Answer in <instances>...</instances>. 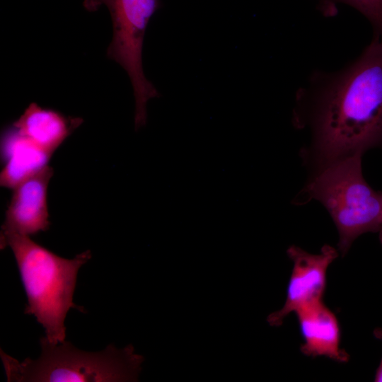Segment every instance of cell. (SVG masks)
<instances>
[{
    "label": "cell",
    "instance_id": "6da1fadb",
    "mask_svg": "<svg viewBox=\"0 0 382 382\" xmlns=\"http://www.w3.org/2000/svg\"><path fill=\"white\" fill-rule=\"evenodd\" d=\"M293 123L310 130L319 167L382 149V37L342 69L313 71L296 93Z\"/></svg>",
    "mask_w": 382,
    "mask_h": 382
},
{
    "label": "cell",
    "instance_id": "7a4b0ae2",
    "mask_svg": "<svg viewBox=\"0 0 382 382\" xmlns=\"http://www.w3.org/2000/svg\"><path fill=\"white\" fill-rule=\"evenodd\" d=\"M9 246L16 259L28 298L25 313L33 315L53 344L66 339L64 320L71 308L84 312L73 302L79 268L91 258L86 250L73 259L62 257L28 236L1 233V248Z\"/></svg>",
    "mask_w": 382,
    "mask_h": 382
},
{
    "label": "cell",
    "instance_id": "3957f363",
    "mask_svg": "<svg viewBox=\"0 0 382 382\" xmlns=\"http://www.w3.org/2000/svg\"><path fill=\"white\" fill-rule=\"evenodd\" d=\"M40 344L41 354L35 360L19 361L1 351L8 381H138L144 361L132 345L122 349L109 345L102 351L90 352L66 340L53 345L46 337L40 338Z\"/></svg>",
    "mask_w": 382,
    "mask_h": 382
},
{
    "label": "cell",
    "instance_id": "277c9868",
    "mask_svg": "<svg viewBox=\"0 0 382 382\" xmlns=\"http://www.w3.org/2000/svg\"><path fill=\"white\" fill-rule=\"evenodd\" d=\"M361 154L331 161L321 167L301 192L306 203L321 202L338 231V250L346 255L361 235L378 232L382 226V192L364 178Z\"/></svg>",
    "mask_w": 382,
    "mask_h": 382
},
{
    "label": "cell",
    "instance_id": "5b68a950",
    "mask_svg": "<svg viewBox=\"0 0 382 382\" xmlns=\"http://www.w3.org/2000/svg\"><path fill=\"white\" fill-rule=\"evenodd\" d=\"M84 8L96 11L105 6L110 15L113 35L107 57L118 63L127 73L135 100L134 129L146 125L147 102L160 96L145 76L142 66V48L150 18L162 6L161 0H84Z\"/></svg>",
    "mask_w": 382,
    "mask_h": 382
},
{
    "label": "cell",
    "instance_id": "8992f818",
    "mask_svg": "<svg viewBox=\"0 0 382 382\" xmlns=\"http://www.w3.org/2000/svg\"><path fill=\"white\" fill-rule=\"evenodd\" d=\"M286 253L293 262V268L284 306L267 317V322L272 327L282 325L290 313L323 301L328 269L338 257L337 250L329 245H323L318 254L309 253L292 245L287 248Z\"/></svg>",
    "mask_w": 382,
    "mask_h": 382
},
{
    "label": "cell",
    "instance_id": "52a82bcc",
    "mask_svg": "<svg viewBox=\"0 0 382 382\" xmlns=\"http://www.w3.org/2000/svg\"><path fill=\"white\" fill-rule=\"evenodd\" d=\"M53 173L47 166L13 188L1 233L30 236L49 229L47 195Z\"/></svg>",
    "mask_w": 382,
    "mask_h": 382
},
{
    "label": "cell",
    "instance_id": "ba28073f",
    "mask_svg": "<svg viewBox=\"0 0 382 382\" xmlns=\"http://www.w3.org/2000/svg\"><path fill=\"white\" fill-rule=\"evenodd\" d=\"M303 339L300 351L307 357H325L339 363L349 361V354L340 347L341 330L335 314L323 301L295 312Z\"/></svg>",
    "mask_w": 382,
    "mask_h": 382
},
{
    "label": "cell",
    "instance_id": "9c48e42d",
    "mask_svg": "<svg viewBox=\"0 0 382 382\" xmlns=\"http://www.w3.org/2000/svg\"><path fill=\"white\" fill-rule=\"evenodd\" d=\"M1 151L4 164L0 173V185L12 189L48 166L52 155L12 125L1 133Z\"/></svg>",
    "mask_w": 382,
    "mask_h": 382
},
{
    "label": "cell",
    "instance_id": "30bf717a",
    "mask_svg": "<svg viewBox=\"0 0 382 382\" xmlns=\"http://www.w3.org/2000/svg\"><path fill=\"white\" fill-rule=\"evenodd\" d=\"M82 122L81 117L65 116L54 110L31 103L12 125L52 154Z\"/></svg>",
    "mask_w": 382,
    "mask_h": 382
},
{
    "label": "cell",
    "instance_id": "8fae6325",
    "mask_svg": "<svg viewBox=\"0 0 382 382\" xmlns=\"http://www.w3.org/2000/svg\"><path fill=\"white\" fill-rule=\"evenodd\" d=\"M316 8L326 17L335 16L338 6L345 4L362 14L371 23L374 35L382 37V0H316Z\"/></svg>",
    "mask_w": 382,
    "mask_h": 382
},
{
    "label": "cell",
    "instance_id": "7c38bea8",
    "mask_svg": "<svg viewBox=\"0 0 382 382\" xmlns=\"http://www.w3.org/2000/svg\"><path fill=\"white\" fill-rule=\"evenodd\" d=\"M373 334H374V336L376 339L382 341V328L381 327L375 328L373 331ZM374 381L382 382V357L375 374Z\"/></svg>",
    "mask_w": 382,
    "mask_h": 382
},
{
    "label": "cell",
    "instance_id": "4fadbf2b",
    "mask_svg": "<svg viewBox=\"0 0 382 382\" xmlns=\"http://www.w3.org/2000/svg\"><path fill=\"white\" fill-rule=\"evenodd\" d=\"M378 233H379V238H380V241H381V242L382 243V226H381L380 231H378Z\"/></svg>",
    "mask_w": 382,
    "mask_h": 382
}]
</instances>
